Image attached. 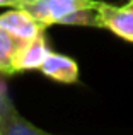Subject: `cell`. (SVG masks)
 I'll return each mask as SVG.
<instances>
[{"instance_id":"1","label":"cell","mask_w":133,"mask_h":135,"mask_svg":"<svg viewBox=\"0 0 133 135\" xmlns=\"http://www.w3.org/2000/svg\"><path fill=\"white\" fill-rule=\"evenodd\" d=\"M97 3V0H26L19 7L29 12L43 27H48L75 10L92 9Z\"/></svg>"},{"instance_id":"2","label":"cell","mask_w":133,"mask_h":135,"mask_svg":"<svg viewBox=\"0 0 133 135\" xmlns=\"http://www.w3.org/2000/svg\"><path fill=\"white\" fill-rule=\"evenodd\" d=\"M46 132L19 115L0 82V135H44Z\"/></svg>"},{"instance_id":"3","label":"cell","mask_w":133,"mask_h":135,"mask_svg":"<svg viewBox=\"0 0 133 135\" xmlns=\"http://www.w3.org/2000/svg\"><path fill=\"white\" fill-rule=\"evenodd\" d=\"M97 16H99L103 27L133 43V12L130 9L99 2L97 3Z\"/></svg>"},{"instance_id":"4","label":"cell","mask_w":133,"mask_h":135,"mask_svg":"<svg viewBox=\"0 0 133 135\" xmlns=\"http://www.w3.org/2000/svg\"><path fill=\"white\" fill-rule=\"evenodd\" d=\"M0 27H3L12 36L24 41L33 40L44 29L29 12H26L21 7H12L10 10L3 12L0 16Z\"/></svg>"},{"instance_id":"5","label":"cell","mask_w":133,"mask_h":135,"mask_svg":"<svg viewBox=\"0 0 133 135\" xmlns=\"http://www.w3.org/2000/svg\"><path fill=\"white\" fill-rule=\"evenodd\" d=\"M50 53H51V50L48 46V41L44 38L43 31H41L38 36L26 41L19 48V51L14 56V70L16 72H22V70L41 69L43 62L46 60V56Z\"/></svg>"},{"instance_id":"6","label":"cell","mask_w":133,"mask_h":135,"mask_svg":"<svg viewBox=\"0 0 133 135\" xmlns=\"http://www.w3.org/2000/svg\"><path fill=\"white\" fill-rule=\"evenodd\" d=\"M41 72L46 77L62 84H73L79 79V65H77L75 60H72L70 56L60 55V53H53V51L43 62Z\"/></svg>"},{"instance_id":"7","label":"cell","mask_w":133,"mask_h":135,"mask_svg":"<svg viewBox=\"0 0 133 135\" xmlns=\"http://www.w3.org/2000/svg\"><path fill=\"white\" fill-rule=\"evenodd\" d=\"M26 41L12 36L9 31L0 27V74H16L14 70V56Z\"/></svg>"},{"instance_id":"8","label":"cell","mask_w":133,"mask_h":135,"mask_svg":"<svg viewBox=\"0 0 133 135\" xmlns=\"http://www.w3.org/2000/svg\"><path fill=\"white\" fill-rule=\"evenodd\" d=\"M60 26H87V27H103L101 26L99 16H97V7L92 9H80L68 16L62 17L58 21Z\"/></svg>"},{"instance_id":"9","label":"cell","mask_w":133,"mask_h":135,"mask_svg":"<svg viewBox=\"0 0 133 135\" xmlns=\"http://www.w3.org/2000/svg\"><path fill=\"white\" fill-rule=\"evenodd\" d=\"M26 0H0V7H19Z\"/></svg>"},{"instance_id":"10","label":"cell","mask_w":133,"mask_h":135,"mask_svg":"<svg viewBox=\"0 0 133 135\" xmlns=\"http://www.w3.org/2000/svg\"><path fill=\"white\" fill-rule=\"evenodd\" d=\"M126 9H130L131 12H133V0H130V3H128V5H126Z\"/></svg>"}]
</instances>
